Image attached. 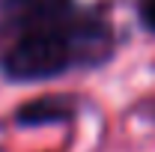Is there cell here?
I'll return each mask as SVG.
<instances>
[{"instance_id": "cell-5", "label": "cell", "mask_w": 155, "mask_h": 152, "mask_svg": "<svg viewBox=\"0 0 155 152\" xmlns=\"http://www.w3.org/2000/svg\"><path fill=\"white\" fill-rule=\"evenodd\" d=\"M149 116H152V119H155V104H152V114H149Z\"/></svg>"}, {"instance_id": "cell-3", "label": "cell", "mask_w": 155, "mask_h": 152, "mask_svg": "<svg viewBox=\"0 0 155 152\" xmlns=\"http://www.w3.org/2000/svg\"><path fill=\"white\" fill-rule=\"evenodd\" d=\"M81 116V98L69 93H45L21 101L15 107V125L18 128H54L69 125Z\"/></svg>"}, {"instance_id": "cell-2", "label": "cell", "mask_w": 155, "mask_h": 152, "mask_svg": "<svg viewBox=\"0 0 155 152\" xmlns=\"http://www.w3.org/2000/svg\"><path fill=\"white\" fill-rule=\"evenodd\" d=\"M81 0H0V45L15 33L75 15Z\"/></svg>"}, {"instance_id": "cell-4", "label": "cell", "mask_w": 155, "mask_h": 152, "mask_svg": "<svg viewBox=\"0 0 155 152\" xmlns=\"http://www.w3.org/2000/svg\"><path fill=\"white\" fill-rule=\"evenodd\" d=\"M137 21L149 36H155V0H137Z\"/></svg>"}, {"instance_id": "cell-1", "label": "cell", "mask_w": 155, "mask_h": 152, "mask_svg": "<svg viewBox=\"0 0 155 152\" xmlns=\"http://www.w3.org/2000/svg\"><path fill=\"white\" fill-rule=\"evenodd\" d=\"M116 54V30L93 6L75 15L21 30L0 45V78L9 84L33 87L51 84L75 72L107 66Z\"/></svg>"}]
</instances>
